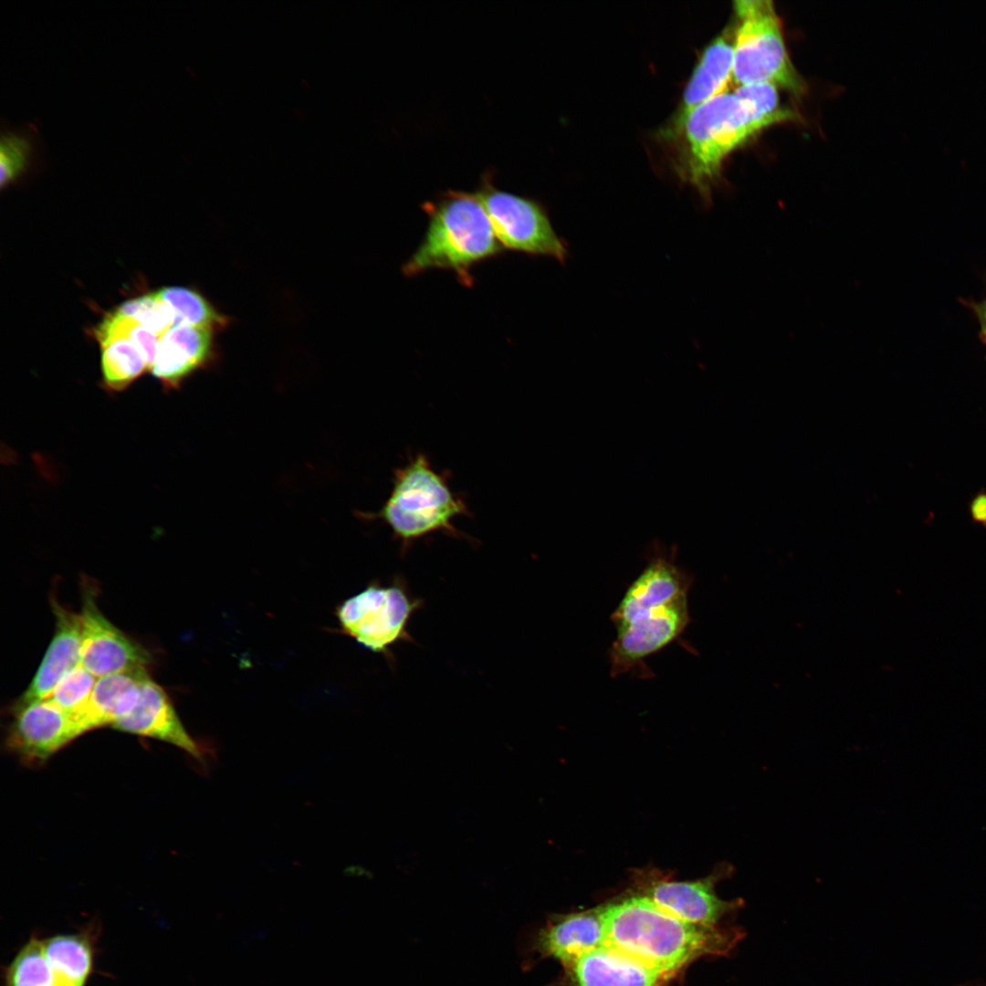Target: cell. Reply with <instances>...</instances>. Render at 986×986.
I'll return each mask as SVG.
<instances>
[{"mask_svg": "<svg viewBox=\"0 0 986 986\" xmlns=\"http://www.w3.org/2000/svg\"><path fill=\"white\" fill-rule=\"evenodd\" d=\"M734 8L740 25L733 44L732 80L738 87L771 83L802 94L803 81L788 56L773 3L740 0Z\"/></svg>", "mask_w": 986, "mask_h": 986, "instance_id": "6", "label": "cell"}, {"mask_svg": "<svg viewBox=\"0 0 986 986\" xmlns=\"http://www.w3.org/2000/svg\"><path fill=\"white\" fill-rule=\"evenodd\" d=\"M114 729L166 741L203 760L202 746L184 729L168 695L147 676L142 682L137 704L125 717L111 725Z\"/></svg>", "mask_w": 986, "mask_h": 986, "instance_id": "15", "label": "cell"}, {"mask_svg": "<svg viewBox=\"0 0 986 986\" xmlns=\"http://www.w3.org/2000/svg\"><path fill=\"white\" fill-rule=\"evenodd\" d=\"M147 668L99 677L85 710L75 718L84 732L112 725L129 714L138 702Z\"/></svg>", "mask_w": 986, "mask_h": 986, "instance_id": "17", "label": "cell"}, {"mask_svg": "<svg viewBox=\"0 0 986 986\" xmlns=\"http://www.w3.org/2000/svg\"><path fill=\"white\" fill-rule=\"evenodd\" d=\"M216 331L205 326L177 325L161 337L151 372L164 389H177L192 373L213 364L217 358Z\"/></svg>", "mask_w": 986, "mask_h": 986, "instance_id": "14", "label": "cell"}, {"mask_svg": "<svg viewBox=\"0 0 986 986\" xmlns=\"http://www.w3.org/2000/svg\"><path fill=\"white\" fill-rule=\"evenodd\" d=\"M733 73V44L725 37L715 39L705 50L684 95L677 126L705 101L727 92Z\"/></svg>", "mask_w": 986, "mask_h": 986, "instance_id": "19", "label": "cell"}, {"mask_svg": "<svg viewBox=\"0 0 986 986\" xmlns=\"http://www.w3.org/2000/svg\"><path fill=\"white\" fill-rule=\"evenodd\" d=\"M96 592L93 584L82 582L80 665L97 678L147 668L150 654L104 616Z\"/></svg>", "mask_w": 986, "mask_h": 986, "instance_id": "10", "label": "cell"}, {"mask_svg": "<svg viewBox=\"0 0 986 986\" xmlns=\"http://www.w3.org/2000/svg\"><path fill=\"white\" fill-rule=\"evenodd\" d=\"M55 633L30 684L14 706L47 699L59 680L80 665L81 617L51 599Z\"/></svg>", "mask_w": 986, "mask_h": 986, "instance_id": "16", "label": "cell"}, {"mask_svg": "<svg viewBox=\"0 0 986 986\" xmlns=\"http://www.w3.org/2000/svg\"><path fill=\"white\" fill-rule=\"evenodd\" d=\"M973 520L986 527V493L978 494L970 506Z\"/></svg>", "mask_w": 986, "mask_h": 986, "instance_id": "26", "label": "cell"}, {"mask_svg": "<svg viewBox=\"0 0 986 986\" xmlns=\"http://www.w3.org/2000/svg\"><path fill=\"white\" fill-rule=\"evenodd\" d=\"M732 868L723 864L709 876L693 881H676L656 869L637 870L634 876L637 894L660 908L688 922L719 926V921L742 907L744 901L721 899L715 886L729 876Z\"/></svg>", "mask_w": 986, "mask_h": 986, "instance_id": "9", "label": "cell"}, {"mask_svg": "<svg viewBox=\"0 0 986 986\" xmlns=\"http://www.w3.org/2000/svg\"><path fill=\"white\" fill-rule=\"evenodd\" d=\"M778 123L735 92L705 101L683 125L689 145V180L701 194H708L725 158L759 131Z\"/></svg>", "mask_w": 986, "mask_h": 986, "instance_id": "5", "label": "cell"}, {"mask_svg": "<svg viewBox=\"0 0 986 986\" xmlns=\"http://www.w3.org/2000/svg\"><path fill=\"white\" fill-rule=\"evenodd\" d=\"M418 606L402 584H372L344 601L337 617L344 633L364 648L385 653L408 639L406 627Z\"/></svg>", "mask_w": 986, "mask_h": 986, "instance_id": "8", "label": "cell"}, {"mask_svg": "<svg viewBox=\"0 0 986 986\" xmlns=\"http://www.w3.org/2000/svg\"><path fill=\"white\" fill-rule=\"evenodd\" d=\"M42 943L59 986L86 985L94 962V942L89 933L56 935Z\"/></svg>", "mask_w": 986, "mask_h": 986, "instance_id": "20", "label": "cell"}, {"mask_svg": "<svg viewBox=\"0 0 986 986\" xmlns=\"http://www.w3.org/2000/svg\"><path fill=\"white\" fill-rule=\"evenodd\" d=\"M114 312L143 325L160 337L175 325L173 309L155 292L126 300Z\"/></svg>", "mask_w": 986, "mask_h": 986, "instance_id": "24", "label": "cell"}, {"mask_svg": "<svg viewBox=\"0 0 986 986\" xmlns=\"http://www.w3.org/2000/svg\"><path fill=\"white\" fill-rule=\"evenodd\" d=\"M95 336L100 345L103 385L108 391L121 392L150 370L142 352L129 339L119 334Z\"/></svg>", "mask_w": 986, "mask_h": 986, "instance_id": "21", "label": "cell"}, {"mask_svg": "<svg viewBox=\"0 0 986 986\" xmlns=\"http://www.w3.org/2000/svg\"><path fill=\"white\" fill-rule=\"evenodd\" d=\"M603 944L605 928L601 907L556 915L530 936L525 946L527 963L533 959L551 958L565 967Z\"/></svg>", "mask_w": 986, "mask_h": 986, "instance_id": "12", "label": "cell"}, {"mask_svg": "<svg viewBox=\"0 0 986 986\" xmlns=\"http://www.w3.org/2000/svg\"><path fill=\"white\" fill-rule=\"evenodd\" d=\"M969 306L971 308L981 326V337L986 343V299L980 302H970Z\"/></svg>", "mask_w": 986, "mask_h": 986, "instance_id": "27", "label": "cell"}, {"mask_svg": "<svg viewBox=\"0 0 986 986\" xmlns=\"http://www.w3.org/2000/svg\"><path fill=\"white\" fill-rule=\"evenodd\" d=\"M467 514L466 503L453 492L446 476L419 453L394 470L388 498L379 511L367 516L382 519L405 548L438 531L461 536L453 521Z\"/></svg>", "mask_w": 986, "mask_h": 986, "instance_id": "4", "label": "cell"}, {"mask_svg": "<svg viewBox=\"0 0 986 986\" xmlns=\"http://www.w3.org/2000/svg\"><path fill=\"white\" fill-rule=\"evenodd\" d=\"M692 576L677 562L676 548L654 541L646 563L611 616L615 637L608 651L610 673L643 670L645 659L677 640L690 622Z\"/></svg>", "mask_w": 986, "mask_h": 986, "instance_id": "1", "label": "cell"}, {"mask_svg": "<svg viewBox=\"0 0 986 986\" xmlns=\"http://www.w3.org/2000/svg\"><path fill=\"white\" fill-rule=\"evenodd\" d=\"M4 986H59L42 939L32 937L17 951L5 971Z\"/></svg>", "mask_w": 986, "mask_h": 986, "instance_id": "23", "label": "cell"}, {"mask_svg": "<svg viewBox=\"0 0 986 986\" xmlns=\"http://www.w3.org/2000/svg\"><path fill=\"white\" fill-rule=\"evenodd\" d=\"M476 193L505 249L552 257L561 264L566 262L568 245L557 235L540 204L498 189L488 179L483 181Z\"/></svg>", "mask_w": 986, "mask_h": 986, "instance_id": "7", "label": "cell"}, {"mask_svg": "<svg viewBox=\"0 0 986 986\" xmlns=\"http://www.w3.org/2000/svg\"><path fill=\"white\" fill-rule=\"evenodd\" d=\"M155 294L173 309L174 326H205L220 330L230 322L227 316L218 312L202 294L194 289L165 287L155 291Z\"/></svg>", "mask_w": 986, "mask_h": 986, "instance_id": "22", "label": "cell"}, {"mask_svg": "<svg viewBox=\"0 0 986 986\" xmlns=\"http://www.w3.org/2000/svg\"><path fill=\"white\" fill-rule=\"evenodd\" d=\"M45 168L43 145L36 124L12 126L0 131V187L2 190L37 174Z\"/></svg>", "mask_w": 986, "mask_h": 986, "instance_id": "18", "label": "cell"}, {"mask_svg": "<svg viewBox=\"0 0 986 986\" xmlns=\"http://www.w3.org/2000/svg\"><path fill=\"white\" fill-rule=\"evenodd\" d=\"M602 907L605 944L675 975L708 956H728L745 937L740 928L683 920L637 894Z\"/></svg>", "mask_w": 986, "mask_h": 986, "instance_id": "2", "label": "cell"}, {"mask_svg": "<svg viewBox=\"0 0 986 986\" xmlns=\"http://www.w3.org/2000/svg\"><path fill=\"white\" fill-rule=\"evenodd\" d=\"M423 209L428 225L421 243L402 266L403 274L449 270L461 285L472 287L473 267L505 250L477 194L449 190L425 202Z\"/></svg>", "mask_w": 986, "mask_h": 986, "instance_id": "3", "label": "cell"}, {"mask_svg": "<svg viewBox=\"0 0 986 986\" xmlns=\"http://www.w3.org/2000/svg\"><path fill=\"white\" fill-rule=\"evenodd\" d=\"M552 986H663L674 975L603 944L563 967Z\"/></svg>", "mask_w": 986, "mask_h": 986, "instance_id": "13", "label": "cell"}, {"mask_svg": "<svg viewBox=\"0 0 986 986\" xmlns=\"http://www.w3.org/2000/svg\"><path fill=\"white\" fill-rule=\"evenodd\" d=\"M96 678L79 665L59 680L48 699L76 718L87 708L97 681Z\"/></svg>", "mask_w": 986, "mask_h": 986, "instance_id": "25", "label": "cell"}, {"mask_svg": "<svg viewBox=\"0 0 986 986\" xmlns=\"http://www.w3.org/2000/svg\"><path fill=\"white\" fill-rule=\"evenodd\" d=\"M12 712L7 746L28 762H44L84 733L73 716L48 698L13 705Z\"/></svg>", "mask_w": 986, "mask_h": 986, "instance_id": "11", "label": "cell"}]
</instances>
